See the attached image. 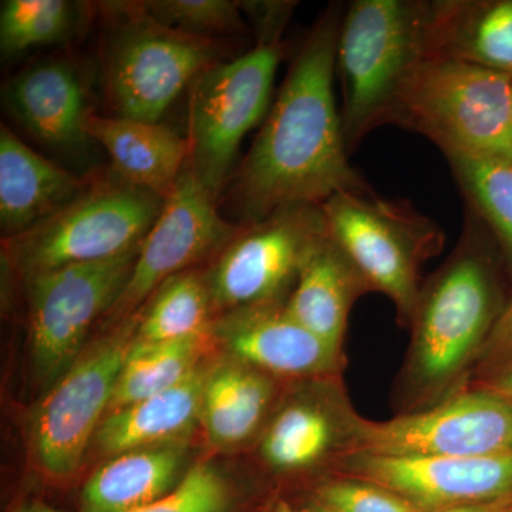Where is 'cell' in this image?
<instances>
[{
  "label": "cell",
  "mask_w": 512,
  "mask_h": 512,
  "mask_svg": "<svg viewBox=\"0 0 512 512\" xmlns=\"http://www.w3.org/2000/svg\"><path fill=\"white\" fill-rule=\"evenodd\" d=\"M345 9L330 5L291 69L247 156L229 180L238 224L284 208L322 205L342 192L370 191L350 165L336 104V52Z\"/></svg>",
  "instance_id": "1"
},
{
  "label": "cell",
  "mask_w": 512,
  "mask_h": 512,
  "mask_svg": "<svg viewBox=\"0 0 512 512\" xmlns=\"http://www.w3.org/2000/svg\"><path fill=\"white\" fill-rule=\"evenodd\" d=\"M481 221L468 210L450 258L421 286L414 309L407 377L424 397L450 389L478 360L500 315L493 266L481 247Z\"/></svg>",
  "instance_id": "2"
},
{
  "label": "cell",
  "mask_w": 512,
  "mask_h": 512,
  "mask_svg": "<svg viewBox=\"0 0 512 512\" xmlns=\"http://www.w3.org/2000/svg\"><path fill=\"white\" fill-rule=\"evenodd\" d=\"M430 12L426 0H355L343 12L336 73L349 153L367 134L389 124L403 80L430 56Z\"/></svg>",
  "instance_id": "3"
},
{
  "label": "cell",
  "mask_w": 512,
  "mask_h": 512,
  "mask_svg": "<svg viewBox=\"0 0 512 512\" xmlns=\"http://www.w3.org/2000/svg\"><path fill=\"white\" fill-rule=\"evenodd\" d=\"M389 124L429 138L446 157L512 158V77L426 57L403 80Z\"/></svg>",
  "instance_id": "4"
},
{
  "label": "cell",
  "mask_w": 512,
  "mask_h": 512,
  "mask_svg": "<svg viewBox=\"0 0 512 512\" xmlns=\"http://www.w3.org/2000/svg\"><path fill=\"white\" fill-rule=\"evenodd\" d=\"M320 208L329 237L370 291L384 293L410 325L421 291V265L443 248L439 225L409 201L379 197L373 190L333 195Z\"/></svg>",
  "instance_id": "5"
},
{
  "label": "cell",
  "mask_w": 512,
  "mask_h": 512,
  "mask_svg": "<svg viewBox=\"0 0 512 512\" xmlns=\"http://www.w3.org/2000/svg\"><path fill=\"white\" fill-rule=\"evenodd\" d=\"M156 192L116 173L89 187L55 214L5 242L10 261L29 276L74 264L106 261L136 248L164 207Z\"/></svg>",
  "instance_id": "6"
},
{
  "label": "cell",
  "mask_w": 512,
  "mask_h": 512,
  "mask_svg": "<svg viewBox=\"0 0 512 512\" xmlns=\"http://www.w3.org/2000/svg\"><path fill=\"white\" fill-rule=\"evenodd\" d=\"M106 9L117 18L104 57L114 116L160 123L204 70L222 62L220 43L161 25L138 2L107 3Z\"/></svg>",
  "instance_id": "7"
},
{
  "label": "cell",
  "mask_w": 512,
  "mask_h": 512,
  "mask_svg": "<svg viewBox=\"0 0 512 512\" xmlns=\"http://www.w3.org/2000/svg\"><path fill=\"white\" fill-rule=\"evenodd\" d=\"M282 42L256 43L208 67L188 89V168L214 197L234 174L239 147L271 110Z\"/></svg>",
  "instance_id": "8"
},
{
  "label": "cell",
  "mask_w": 512,
  "mask_h": 512,
  "mask_svg": "<svg viewBox=\"0 0 512 512\" xmlns=\"http://www.w3.org/2000/svg\"><path fill=\"white\" fill-rule=\"evenodd\" d=\"M345 454L512 456V403L480 386L390 420H366L350 410Z\"/></svg>",
  "instance_id": "9"
},
{
  "label": "cell",
  "mask_w": 512,
  "mask_h": 512,
  "mask_svg": "<svg viewBox=\"0 0 512 512\" xmlns=\"http://www.w3.org/2000/svg\"><path fill=\"white\" fill-rule=\"evenodd\" d=\"M140 245L106 261L26 278L30 343L37 376L45 386H55L77 362L87 332L123 292Z\"/></svg>",
  "instance_id": "10"
},
{
  "label": "cell",
  "mask_w": 512,
  "mask_h": 512,
  "mask_svg": "<svg viewBox=\"0 0 512 512\" xmlns=\"http://www.w3.org/2000/svg\"><path fill=\"white\" fill-rule=\"evenodd\" d=\"M325 234L320 205L284 208L264 220L242 224L205 275L212 305L235 311L281 301Z\"/></svg>",
  "instance_id": "11"
},
{
  "label": "cell",
  "mask_w": 512,
  "mask_h": 512,
  "mask_svg": "<svg viewBox=\"0 0 512 512\" xmlns=\"http://www.w3.org/2000/svg\"><path fill=\"white\" fill-rule=\"evenodd\" d=\"M134 320L101 340L52 387L33 423V444L40 467L50 476L72 474L96 436L124 362L134 342Z\"/></svg>",
  "instance_id": "12"
},
{
  "label": "cell",
  "mask_w": 512,
  "mask_h": 512,
  "mask_svg": "<svg viewBox=\"0 0 512 512\" xmlns=\"http://www.w3.org/2000/svg\"><path fill=\"white\" fill-rule=\"evenodd\" d=\"M241 228L242 224L222 218L218 198L195 178L187 165L153 228L141 242L133 271L110 315L116 319L133 315L165 281L221 252Z\"/></svg>",
  "instance_id": "13"
},
{
  "label": "cell",
  "mask_w": 512,
  "mask_h": 512,
  "mask_svg": "<svg viewBox=\"0 0 512 512\" xmlns=\"http://www.w3.org/2000/svg\"><path fill=\"white\" fill-rule=\"evenodd\" d=\"M340 463L345 477L387 488L423 512L503 500L512 495V456L343 454Z\"/></svg>",
  "instance_id": "14"
},
{
  "label": "cell",
  "mask_w": 512,
  "mask_h": 512,
  "mask_svg": "<svg viewBox=\"0 0 512 512\" xmlns=\"http://www.w3.org/2000/svg\"><path fill=\"white\" fill-rule=\"evenodd\" d=\"M218 338L239 362L279 376H326L339 370L330 348L289 315L285 302L235 309L217 325Z\"/></svg>",
  "instance_id": "15"
},
{
  "label": "cell",
  "mask_w": 512,
  "mask_h": 512,
  "mask_svg": "<svg viewBox=\"0 0 512 512\" xmlns=\"http://www.w3.org/2000/svg\"><path fill=\"white\" fill-rule=\"evenodd\" d=\"M3 101L19 126L57 150H73L90 140L86 120L87 86L69 60L50 59L32 64L9 80Z\"/></svg>",
  "instance_id": "16"
},
{
  "label": "cell",
  "mask_w": 512,
  "mask_h": 512,
  "mask_svg": "<svg viewBox=\"0 0 512 512\" xmlns=\"http://www.w3.org/2000/svg\"><path fill=\"white\" fill-rule=\"evenodd\" d=\"M77 177L43 157L5 123L0 126V227L6 239L35 227L87 187Z\"/></svg>",
  "instance_id": "17"
},
{
  "label": "cell",
  "mask_w": 512,
  "mask_h": 512,
  "mask_svg": "<svg viewBox=\"0 0 512 512\" xmlns=\"http://www.w3.org/2000/svg\"><path fill=\"white\" fill-rule=\"evenodd\" d=\"M86 133L109 154L113 173L167 200L188 165L187 137L164 123L90 113Z\"/></svg>",
  "instance_id": "18"
},
{
  "label": "cell",
  "mask_w": 512,
  "mask_h": 512,
  "mask_svg": "<svg viewBox=\"0 0 512 512\" xmlns=\"http://www.w3.org/2000/svg\"><path fill=\"white\" fill-rule=\"evenodd\" d=\"M367 291L365 278L326 231L306 256L285 308L303 328L340 352L350 309Z\"/></svg>",
  "instance_id": "19"
},
{
  "label": "cell",
  "mask_w": 512,
  "mask_h": 512,
  "mask_svg": "<svg viewBox=\"0 0 512 512\" xmlns=\"http://www.w3.org/2000/svg\"><path fill=\"white\" fill-rule=\"evenodd\" d=\"M429 55L512 77V0L431 2Z\"/></svg>",
  "instance_id": "20"
},
{
  "label": "cell",
  "mask_w": 512,
  "mask_h": 512,
  "mask_svg": "<svg viewBox=\"0 0 512 512\" xmlns=\"http://www.w3.org/2000/svg\"><path fill=\"white\" fill-rule=\"evenodd\" d=\"M207 377L208 372L197 367L170 389L111 412L96 433L101 450L119 456L180 439L201 417Z\"/></svg>",
  "instance_id": "21"
},
{
  "label": "cell",
  "mask_w": 512,
  "mask_h": 512,
  "mask_svg": "<svg viewBox=\"0 0 512 512\" xmlns=\"http://www.w3.org/2000/svg\"><path fill=\"white\" fill-rule=\"evenodd\" d=\"M185 448L177 443L119 454L84 484L82 512H128L157 503L181 483Z\"/></svg>",
  "instance_id": "22"
},
{
  "label": "cell",
  "mask_w": 512,
  "mask_h": 512,
  "mask_svg": "<svg viewBox=\"0 0 512 512\" xmlns=\"http://www.w3.org/2000/svg\"><path fill=\"white\" fill-rule=\"evenodd\" d=\"M272 394L274 386L268 375L239 360L212 369L201 404L208 439L221 447L249 439L264 419Z\"/></svg>",
  "instance_id": "23"
},
{
  "label": "cell",
  "mask_w": 512,
  "mask_h": 512,
  "mask_svg": "<svg viewBox=\"0 0 512 512\" xmlns=\"http://www.w3.org/2000/svg\"><path fill=\"white\" fill-rule=\"evenodd\" d=\"M212 305L207 276L185 271L165 281L134 318L136 342H170L204 336Z\"/></svg>",
  "instance_id": "24"
},
{
  "label": "cell",
  "mask_w": 512,
  "mask_h": 512,
  "mask_svg": "<svg viewBox=\"0 0 512 512\" xmlns=\"http://www.w3.org/2000/svg\"><path fill=\"white\" fill-rule=\"evenodd\" d=\"M339 436L346 440L348 426L338 429V419L319 404H289L266 430L262 457L279 471L305 470L328 456Z\"/></svg>",
  "instance_id": "25"
},
{
  "label": "cell",
  "mask_w": 512,
  "mask_h": 512,
  "mask_svg": "<svg viewBox=\"0 0 512 512\" xmlns=\"http://www.w3.org/2000/svg\"><path fill=\"white\" fill-rule=\"evenodd\" d=\"M202 340L204 336L154 343L134 340L117 380L110 412L141 402L180 383L197 369Z\"/></svg>",
  "instance_id": "26"
},
{
  "label": "cell",
  "mask_w": 512,
  "mask_h": 512,
  "mask_svg": "<svg viewBox=\"0 0 512 512\" xmlns=\"http://www.w3.org/2000/svg\"><path fill=\"white\" fill-rule=\"evenodd\" d=\"M454 180L485 228L493 232L512 271V158L446 157Z\"/></svg>",
  "instance_id": "27"
},
{
  "label": "cell",
  "mask_w": 512,
  "mask_h": 512,
  "mask_svg": "<svg viewBox=\"0 0 512 512\" xmlns=\"http://www.w3.org/2000/svg\"><path fill=\"white\" fill-rule=\"evenodd\" d=\"M76 3L66 0H6L0 12L3 59L32 47L62 42L73 32Z\"/></svg>",
  "instance_id": "28"
},
{
  "label": "cell",
  "mask_w": 512,
  "mask_h": 512,
  "mask_svg": "<svg viewBox=\"0 0 512 512\" xmlns=\"http://www.w3.org/2000/svg\"><path fill=\"white\" fill-rule=\"evenodd\" d=\"M141 9L161 25L214 39L244 32V12L231 0H150Z\"/></svg>",
  "instance_id": "29"
},
{
  "label": "cell",
  "mask_w": 512,
  "mask_h": 512,
  "mask_svg": "<svg viewBox=\"0 0 512 512\" xmlns=\"http://www.w3.org/2000/svg\"><path fill=\"white\" fill-rule=\"evenodd\" d=\"M229 488L217 467L198 464L181 483L157 503L128 512H227ZM19 512H60L43 505H29Z\"/></svg>",
  "instance_id": "30"
},
{
  "label": "cell",
  "mask_w": 512,
  "mask_h": 512,
  "mask_svg": "<svg viewBox=\"0 0 512 512\" xmlns=\"http://www.w3.org/2000/svg\"><path fill=\"white\" fill-rule=\"evenodd\" d=\"M319 503L336 512H423L387 488L350 477L323 484Z\"/></svg>",
  "instance_id": "31"
},
{
  "label": "cell",
  "mask_w": 512,
  "mask_h": 512,
  "mask_svg": "<svg viewBox=\"0 0 512 512\" xmlns=\"http://www.w3.org/2000/svg\"><path fill=\"white\" fill-rule=\"evenodd\" d=\"M242 12L255 23L258 43L281 42L285 23L291 18V2H239Z\"/></svg>",
  "instance_id": "32"
},
{
  "label": "cell",
  "mask_w": 512,
  "mask_h": 512,
  "mask_svg": "<svg viewBox=\"0 0 512 512\" xmlns=\"http://www.w3.org/2000/svg\"><path fill=\"white\" fill-rule=\"evenodd\" d=\"M478 360L505 365L512 360V298L501 309L500 315L495 319L493 328L488 333Z\"/></svg>",
  "instance_id": "33"
},
{
  "label": "cell",
  "mask_w": 512,
  "mask_h": 512,
  "mask_svg": "<svg viewBox=\"0 0 512 512\" xmlns=\"http://www.w3.org/2000/svg\"><path fill=\"white\" fill-rule=\"evenodd\" d=\"M483 387L493 390L494 393L500 394L512 403V360L501 365L498 372L483 384Z\"/></svg>",
  "instance_id": "34"
},
{
  "label": "cell",
  "mask_w": 512,
  "mask_h": 512,
  "mask_svg": "<svg viewBox=\"0 0 512 512\" xmlns=\"http://www.w3.org/2000/svg\"><path fill=\"white\" fill-rule=\"evenodd\" d=\"M508 498H503V500L485 501V503L457 505V507L446 508V510L434 512H511V504L510 501H508Z\"/></svg>",
  "instance_id": "35"
},
{
  "label": "cell",
  "mask_w": 512,
  "mask_h": 512,
  "mask_svg": "<svg viewBox=\"0 0 512 512\" xmlns=\"http://www.w3.org/2000/svg\"><path fill=\"white\" fill-rule=\"evenodd\" d=\"M312 512H336L332 508L326 507L325 504L318 503L312 508Z\"/></svg>",
  "instance_id": "36"
},
{
  "label": "cell",
  "mask_w": 512,
  "mask_h": 512,
  "mask_svg": "<svg viewBox=\"0 0 512 512\" xmlns=\"http://www.w3.org/2000/svg\"><path fill=\"white\" fill-rule=\"evenodd\" d=\"M272 512H295L291 507H288L286 504H279L278 507L275 508Z\"/></svg>",
  "instance_id": "37"
}]
</instances>
